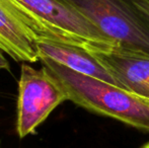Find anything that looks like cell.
<instances>
[{
  "label": "cell",
  "mask_w": 149,
  "mask_h": 148,
  "mask_svg": "<svg viewBox=\"0 0 149 148\" xmlns=\"http://www.w3.org/2000/svg\"><path fill=\"white\" fill-rule=\"evenodd\" d=\"M40 61L46 72L62 87L68 101L149 132V99L112 83L75 72L50 58L40 57Z\"/></svg>",
  "instance_id": "6da1fadb"
},
{
  "label": "cell",
  "mask_w": 149,
  "mask_h": 148,
  "mask_svg": "<svg viewBox=\"0 0 149 148\" xmlns=\"http://www.w3.org/2000/svg\"><path fill=\"white\" fill-rule=\"evenodd\" d=\"M38 40L62 42L88 50L118 47L71 0H11Z\"/></svg>",
  "instance_id": "7a4b0ae2"
},
{
  "label": "cell",
  "mask_w": 149,
  "mask_h": 148,
  "mask_svg": "<svg viewBox=\"0 0 149 148\" xmlns=\"http://www.w3.org/2000/svg\"><path fill=\"white\" fill-rule=\"evenodd\" d=\"M118 47L149 54V24L132 0H71Z\"/></svg>",
  "instance_id": "3957f363"
},
{
  "label": "cell",
  "mask_w": 149,
  "mask_h": 148,
  "mask_svg": "<svg viewBox=\"0 0 149 148\" xmlns=\"http://www.w3.org/2000/svg\"><path fill=\"white\" fill-rule=\"evenodd\" d=\"M65 91L46 72L22 63L18 81L16 131L20 138L33 134L37 128L63 101Z\"/></svg>",
  "instance_id": "277c9868"
},
{
  "label": "cell",
  "mask_w": 149,
  "mask_h": 148,
  "mask_svg": "<svg viewBox=\"0 0 149 148\" xmlns=\"http://www.w3.org/2000/svg\"><path fill=\"white\" fill-rule=\"evenodd\" d=\"M124 88L149 99V54L122 47L89 50Z\"/></svg>",
  "instance_id": "5b68a950"
},
{
  "label": "cell",
  "mask_w": 149,
  "mask_h": 148,
  "mask_svg": "<svg viewBox=\"0 0 149 148\" xmlns=\"http://www.w3.org/2000/svg\"><path fill=\"white\" fill-rule=\"evenodd\" d=\"M37 41L11 0H0V50L17 62L35 63L40 61Z\"/></svg>",
  "instance_id": "8992f818"
},
{
  "label": "cell",
  "mask_w": 149,
  "mask_h": 148,
  "mask_svg": "<svg viewBox=\"0 0 149 148\" xmlns=\"http://www.w3.org/2000/svg\"><path fill=\"white\" fill-rule=\"evenodd\" d=\"M37 48L39 58H50L75 72L94 77L120 87L118 81L111 72L86 48L49 40H38Z\"/></svg>",
  "instance_id": "52a82bcc"
},
{
  "label": "cell",
  "mask_w": 149,
  "mask_h": 148,
  "mask_svg": "<svg viewBox=\"0 0 149 148\" xmlns=\"http://www.w3.org/2000/svg\"><path fill=\"white\" fill-rule=\"evenodd\" d=\"M135 6L143 14L149 24V0H132Z\"/></svg>",
  "instance_id": "ba28073f"
},
{
  "label": "cell",
  "mask_w": 149,
  "mask_h": 148,
  "mask_svg": "<svg viewBox=\"0 0 149 148\" xmlns=\"http://www.w3.org/2000/svg\"><path fill=\"white\" fill-rule=\"evenodd\" d=\"M0 69H9V63L3 56L1 50H0Z\"/></svg>",
  "instance_id": "9c48e42d"
},
{
  "label": "cell",
  "mask_w": 149,
  "mask_h": 148,
  "mask_svg": "<svg viewBox=\"0 0 149 148\" xmlns=\"http://www.w3.org/2000/svg\"><path fill=\"white\" fill-rule=\"evenodd\" d=\"M142 148H149V142L147 143V144H145V145H144V146L142 147Z\"/></svg>",
  "instance_id": "30bf717a"
}]
</instances>
